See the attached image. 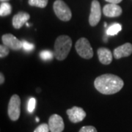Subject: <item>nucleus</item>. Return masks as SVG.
I'll return each mask as SVG.
<instances>
[{
	"mask_svg": "<svg viewBox=\"0 0 132 132\" xmlns=\"http://www.w3.org/2000/svg\"><path fill=\"white\" fill-rule=\"evenodd\" d=\"M53 8L57 18L62 21H68L72 18L71 9L62 0H56L54 2Z\"/></svg>",
	"mask_w": 132,
	"mask_h": 132,
	"instance_id": "nucleus-3",
	"label": "nucleus"
},
{
	"mask_svg": "<svg viewBox=\"0 0 132 132\" xmlns=\"http://www.w3.org/2000/svg\"><path fill=\"white\" fill-rule=\"evenodd\" d=\"M66 112L71 122L73 123L81 122L87 115L85 110L79 106H73L68 109Z\"/></svg>",
	"mask_w": 132,
	"mask_h": 132,
	"instance_id": "nucleus-7",
	"label": "nucleus"
},
{
	"mask_svg": "<svg viewBox=\"0 0 132 132\" xmlns=\"http://www.w3.org/2000/svg\"><path fill=\"white\" fill-rule=\"evenodd\" d=\"M48 126L51 132H62L65 128L63 119L59 114H52L48 119Z\"/></svg>",
	"mask_w": 132,
	"mask_h": 132,
	"instance_id": "nucleus-9",
	"label": "nucleus"
},
{
	"mask_svg": "<svg viewBox=\"0 0 132 132\" xmlns=\"http://www.w3.org/2000/svg\"><path fill=\"white\" fill-rule=\"evenodd\" d=\"M107 27V24L105 22V23H104V27Z\"/></svg>",
	"mask_w": 132,
	"mask_h": 132,
	"instance_id": "nucleus-26",
	"label": "nucleus"
},
{
	"mask_svg": "<svg viewBox=\"0 0 132 132\" xmlns=\"http://www.w3.org/2000/svg\"><path fill=\"white\" fill-rule=\"evenodd\" d=\"M48 2V0H29L28 3L30 6L44 8L47 6Z\"/></svg>",
	"mask_w": 132,
	"mask_h": 132,
	"instance_id": "nucleus-16",
	"label": "nucleus"
},
{
	"mask_svg": "<svg viewBox=\"0 0 132 132\" xmlns=\"http://www.w3.org/2000/svg\"><path fill=\"white\" fill-rule=\"evenodd\" d=\"M123 79L114 74H103L98 76L94 81L95 88L104 95L117 93L123 87Z\"/></svg>",
	"mask_w": 132,
	"mask_h": 132,
	"instance_id": "nucleus-1",
	"label": "nucleus"
},
{
	"mask_svg": "<svg viewBox=\"0 0 132 132\" xmlns=\"http://www.w3.org/2000/svg\"><path fill=\"white\" fill-rule=\"evenodd\" d=\"M101 18V7L98 1L93 0L91 4L89 23L90 26L95 27L98 24Z\"/></svg>",
	"mask_w": 132,
	"mask_h": 132,
	"instance_id": "nucleus-6",
	"label": "nucleus"
},
{
	"mask_svg": "<svg viewBox=\"0 0 132 132\" xmlns=\"http://www.w3.org/2000/svg\"><path fill=\"white\" fill-rule=\"evenodd\" d=\"M22 48H24L25 51L27 52H32L34 50L35 48V46L33 45L32 43L27 42L26 40H22Z\"/></svg>",
	"mask_w": 132,
	"mask_h": 132,
	"instance_id": "nucleus-21",
	"label": "nucleus"
},
{
	"mask_svg": "<svg viewBox=\"0 0 132 132\" xmlns=\"http://www.w3.org/2000/svg\"><path fill=\"white\" fill-rule=\"evenodd\" d=\"M9 48H8L4 44H1V46H0V57L1 58H4L9 54Z\"/></svg>",
	"mask_w": 132,
	"mask_h": 132,
	"instance_id": "nucleus-19",
	"label": "nucleus"
},
{
	"mask_svg": "<svg viewBox=\"0 0 132 132\" xmlns=\"http://www.w3.org/2000/svg\"><path fill=\"white\" fill-rule=\"evenodd\" d=\"M72 47V40L68 35H60L56 39L54 47V57L57 60L62 61L68 57Z\"/></svg>",
	"mask_w": 132,
	"mask_h": 132,
	"instance_id": "nucleus-2",
	"label": "nucleus"
},
{
	"mask_svg": "<svg viewBox=\"0 0 132 132\" xmlns=\"http://www.w3.org/2000/svg\"><path fill=\"white\" fill-rule=\"evenodd\" d=\"M2 40L4 45L13 50L19 51L22 48V42L12 34L3 35L2 37Z\"/></svg>",
	"mask_w": 132,
	"mask_h": 132,
	"instance_id": "nucleus-8",
	"label": "nucleus"
},
{
	"mask_svg": "<svg viewBox=\"0 0 132 132\" xmlns=\"http://www.w3.org/2000/svg\"><path fill=\"white\" fill-rule=\"evenodd\" d=\"M30 19V15L26 12H19L13 18V26L15 29H21L27 21Z\"/></svg>",
	"mask_w": 132,
	"mask_h": 132,
	"instance_id": "nucleus-12",
	"label": "nucleus"
},
{
	"mask_svg": "<svg viewBox=\"0 0 132 132\" xmlns=\"http://www.w3.org/2000/svg\"><path fill=\"white\" fill-rule=\"evenodd\" d=\"M122 8L118 4H112L109 3L106 5L103 8V13L104 15L109 17V18H114L118 17L122 14Z\"/></svg>",
	"mask_w": 132,
	"mask_h": 132,
	"instance_id": "nucleus-11",
	"label": "nucleus"
},
{
	"mask_svg": "<svg viewBox=\"0 0 132 132\" xmlns=\"http://www.w3.org/2000/svg\"><path fill=\"white\" fill-rule=\"evenodd\" d=\"M36 106V100L35 98H30L27 104V111L29 113H32Z\"/></svg>",
	"mask_w": 132,
	"mask_h": 132,
	"instance_id": "nucleus-18",
	"label": "nucleus"
},
{
	"mask_svg": "<svg viewBox=\"0 0 132 132\" xmlns=\"http://www.w3.org/2000/svg\"><path fill=\"white\" fill-rule=\"evenodd\" d=\"M0 1L3 2H7V1H8V0H0Z\"/></svg>",
	"mask_w": 132,
	"mask_h": 132,
	"instance_id": "nucleus-27",
	"label": "nucleus"
},
{
	"mask_svg": "<svg viewBox=\"0 0 132 132\" xmlns=\"http://www.w3.org/2000/svg\"><path fill=\"white\" fill-rule=\"evenodd\" d=\"M4 81H5V77H4L3 73H0V84L2 85V84L4 83Z\"/></svg>",
	"mask_w": 132,
	"mask_h": 132,
	"instance_id": "nucleus-24",
	"label": "nucleus"
},
{
	"mask_svg": "<svg viewBox=\"0 0 132 132\" xmlns=\"http://www.w3.org/2000/svg\"><path fill=\"white\" fill-rule=\"evenodd\" d=\"M108 2L109 3H112V4H119L123 0H105Z\"/></svg>",
	"mask_w": 132,
	"mask_h": 132,
	"instance_id": "nucleus-23",
	"label": "nucleus"
},
{
	"mask_svg": "<svg viewBox=\"0 0 132 132\" xmlns=\"http://www.w3.org/2000/svg\"><path fill=\"white\" fill-rule=\"evenodd\" d=\"M75 48L78 54L84 59L89 60L93 57V48L87 38H79L76 43Z\"/></svg>",
	"mask_w": 132,
	"mask_h": 132,
	"instance_id": "nucleus-4",
	"label": "nucleus"
},
{
	"mask_svg": "<svg viewBox=\"0 0 132 132\" xmlns=\"http://www.w3.org/2000/svg\"><path fill=\"white\" fill-rule=\"evenodd\" d=\"M36 121H37V122H39V121H40V119H39V118H36Z\"/></svg>",
	"mask_w": 132,
	"mask_h": 132,
	"instance_id": "nucleus-25",
	"label": "nucleus"
},
{
	"mask_svg": "<svg viewBox=\"0 0 132 132\" xmlns=\"http://www.w3.org/2000/svg\"><path fill=\"white\" fill-rule=\"evenodd\" d=\"M12 12V7L10 4L6 2H2V4L0 5V15L2 17L9 15Z\"/></svg>",
	"mask_w": 132,
	"mask_h": 132,
	"instance_id": "nucleus-15",
	"label": "nucleus"
},
{
	"mask_svg": "<svg viewBox=\"0 0 132 132\" xmlns=\"http://www.w3.org/2000/svg\"><path fill=\"white\" fill-rule=\"evenodd\" d=\"M7 114L10 119L13 121H16L19 119L21 114V99L18 95H13L10 99Z\"/></svg>",
	"mask_w": 132,
	"mask_h": 132,
	"instance_id": "nucleus-5",
	"label": "nucleus"
},
{
	"mask_svg": "<svg viewBox=\"0 0 132 132\" xmlns=\"http://www.w3.org/2000/svg\"><path fill=\"white\" fill-rule=\"evenodd\" d=\"M122 29V25L118 23H114L110 25L106 29V34L109 36L117 35Z\"/></svg>",
	"mask_w": 132,
	"mask_h": 132,
	"instance_id": "nucleus-14",
	"label": "nucleus"
},
{
	"mask_svg": "<svg viewBox=\"0 0 132 132\" xmlns=\"http://www.w3.org/2000/svg\"><path fill=\"white\" fill-rule=\"evenodd\" d=\"M99 61L103 65H109L113 58V54L111 51L106 48H100L97 51Z\"/></svg>",
	"mask_w": 132,
	"mask_h": 132,
	"instance_id": "nucleus-13",
	"label": "nucleus"
},
{
	"mask_svg": "<svg viewBox=\"0 0 132 132\" xmlns=\"http://www.w3.org/2000/svg\"><path fill=\"white\" fill-rule=\"evenodd\" d=\"M79 132H98L97 129L93 126H86L81 128Z\"/></svg>",
	"mask_w": 132,
	"mask_h": 132,
	"instance_id": "nucleus-22",
	"label": "nucleus"
},
{
	"mask_svg": "<svg viewBox=\"0 0 132 132\" xmlns=\"http://www.w3.org/2000/svg\"><path fill=\"white\" fill-rule=\"evenodd\" d=\"M54 54L49 50H43L40 52V57L44 61H51L53 60Z\"/></svg>",
	"mask_w": 132,
	"mask_h": 132,
	"instance_id": "nucleus-17",
	"label": "nucleus"
},
{
	"mask_svg": "<svg viewBox=\"0 0 132 132\" xmlns=\"http://www.w3.org/2000/svg\"><path fill=\"white\" fill-rule=\"evenodd\" d=\"M49 126L48 124L46 123H42L40 125H39L38 127L35 129L34 132H49Z\"/></svg>",
	"mask_w": 132,
	"mask_h": 132,
	"instance_id": "nucleus-20",
	"label": "nucleus"
},
{
	"mask_svg": "<svg viewBox=\"0 0 132 132\" xmlns=\"http://www.w3.org/2000/svg\"><path fill=\"white\" fill-rule=\"evenodd\" d=\"M132 54V44L130 43H124L114 49L113 55L116 60L130 56Z\"/></svg>",
	"mask_w": 132,
	"mask_h": 132,
	"instance_id": "nucleus-10",
	"label": "nucleus"
}]
</instances>
